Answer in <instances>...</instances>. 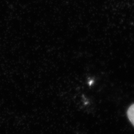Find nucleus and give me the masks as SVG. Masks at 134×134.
Instances as JSON below:
<instances>
[{
	"label": "nucleus",
	"instance_id": "obj_1",
	"mask_svg": "<svg viewBox=\"0 0 134 134\" xmlns=\"http://www.w3.org/2000/svg\"><path fill=\"white\" fill-rule=\"evenodd\" d=\"M127 116L130 122L134 126V104L130 106L127 111Z\"/></svg>",
	"mask_w": 134,
	"mask_h": 134
}]
</instances>
